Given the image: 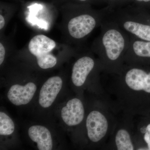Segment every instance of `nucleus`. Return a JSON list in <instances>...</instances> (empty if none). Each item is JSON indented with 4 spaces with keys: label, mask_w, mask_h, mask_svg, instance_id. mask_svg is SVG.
<instances>
[{
    "label": "nucleus",
    "mask_w": 150,
    "mask_h": 150,
    "mask_svg": "<svg viewBox=\"0 0 150 150\" xmlns=\"http://www.w3.org/2000/svg\"><path fill=\"white\" fill-rule=\"evenodd\" d=\"M100 27L101 31L95 43L94 48L108 66L110 64L113 67L124 59L131 38L108 16Z\"/></svg>",
    "instance_id": "1"
},
{
    "label": "nucleus",
    "mask_w": 150,
    "mask_h": 150,
    "mask_svg": "<svg viewBox=\"0 0 150 150\" xmlns=\"http://www.w3.org/2000/svg\"><path fill=\"white\" fill-rule=\"evenodd\" d=\"M136 6L146 9L150 8V0H133ZM147 10V9H146Z\"/></svg>",
    "instance_id": "16"
},
{
    "label": "nucleus",
    "mask_w": 150,
    "mask_h": 150,
    "mask_svg": "<svg viewBox=\"0 0 150 150\" xmlns=\"http://www.w3.org/2000/svg\"><path fill=\"white\" fill-rule=\"evenodd\" d=\"M107 2L109 5L108 7L111 9H115L116 7L120 8V7L124 5L131 1H133V0H103Z\"/></svg>",
    "instance_id": "15"
},
{
    "label": "nucleus",
    "mask_w": 150,
    "mask_h": 150,
    "mask_svg": "<svg viewBox=\"0 0 150 150\" xmlns=\"http://www.w3.org/2000/svg\"><path fill=\"white\" fill-rule=\"evenodd\" d=\"M15 125L9 117L3 112H0V134L8 136L13 133Z\"/></svg>",
    "instance_id": "14"
},
{
    "label": "nucleus",
    "mask_w": 150,
    "mask_h": 150,
    "mask_svg": "<svg viewBox=\"0 0 150 150\" xmlns=\"http://www.w3.org/2000/svg\"><path fill=\"white\" fill-rule=\"evenodd\" d=\"M108 7L98 12L77 15L71 19L68 29L71 37L76 40L83 39L93 32L98 25H101L109 12Z\"/></svg>",
    "instance_id": "3"
},
{
    "label": "nucleus",
    "mask_w": 150,
    "mask_h": 150,
    "mask_svg": "<svg viewBox=\"0 0 150 150\" xmlns=\"http://www.w3.org/2000/svg\"><path fill=\"white\" fill-rule=\"evenodd\" d=\"M63 81L60 77L53 76L48 79L40 89L39 103L41 107L47 108L51 106L62 89Z\"/></svg>",
    "instance_id": "7"
},
{
    "label": "nucleus",
    "mask_w": 150,
    "mask_h": 150,
    "mask_svg": "<svg viewBox=\"0 0 150 150\" xmlns=\"http://www.w3.org/2000/svg\"><path fill=\"white\" fill-rule=\"evenodd\" d=\"M79 1L81 2H85L86 1H87L88 0H79Z\"/></svg>",
    "instance_id": "20"
},
{
    "label": "nucleus",
    "mask_w": 150,
    "mask_h": 150,
    "mask_svg": "<svg viewBox=\"0 0 150 150\" xmlns=\"http://www.w3.org/2000/svg\"><path fill=\"white\" fill-rule=\"evenodd\" d=\"M144 139L148 145L149 150H150V123L146 127Z\"/></svg>",
    "instance_id": "17"
},
{
    "label": "nucleus",
    "mask_w": 150,
    "mask_h": 150,
    "mask_svg": "<svg viewBox=\"0 0 150 150\" xmlns=\"http://www.w3.org/2000/svg\"><path fill=\"white\" fill-rule=\"evenodd\" d=\"M36 89V85L32 82L28 83L25 86L14 85L8 91V98L15 105H26L31 101Z\"/></svg>",
    "instance_id": "9"
},
{
    "label": "nucleus",
    "mask_w": 150,
    "mask_h": 150,
    "mask_svg": "<svg viewBox=\"0 0 150 150\" xmlns=\"http://www.w3.org/2000/svg\"><path fill=\"white\" fill-rule=\"evenodd\" d=\"M130 38V44L124 59L134 62L139 59H150V41Z\"/></svg>",
    "instance_id": "11"
},
{
    "label": "nucleus",
    "mask_w": 150,
    "mask_h": 150,
    "mask_svg": "<svg viewBox=\"0 0 150 150\" xmlns=\"http://www.w3.org/2000/svg\"><path fill=\"white\" fill-rule=\"evenodd\" d=\"M5 24V21L4 18L2 15H0V29L1 30L4 26Z\"/></svg>",
    "instance_id": "19"
},
{
    "label": "nucleus",
    "mask_w": 150,
    "mask_h": 150,
    "mask_svg": "<svg viewBox=\"0 0 150 150\" xmlns=\"http://www.w3.org/2000/svg\"><path fill=\"white\" fill-rule=\"evenodd\" d=\"M108 17L130 37L150 41V14L138 6L110 9Z\"/></svg>",
    "instance_id": "2"
},
{
    "label": "nucleus",
    "mask_w": 150,
    "mask_h": 150,
    "mask_svg": "<svg viewBox=\"0 0 150 150\" xmlns=\"http://www.w3.org/2000/svg\"><path fill=\"white\" fill-rule=\"evenodd\" d=\"M28 136L30 139L37 143L39 150H51L53 148V142L50 131L44 126L35 125L30 127Z\"/></svg>",
    "instance_id": "12"
},
{
    "label": "nucleus",
    "mask_w": 150,
    "mask_h": 150,
    "mask_svg": "<svg viewBox=\"0 0 150 150\" xmlns=\"http://www.w3.org/2000/svg\"><path fill=\"white\" fill-rule=\"evenodd\" d=\"M95 65L93 58L88 56L81 57L75 62L72 68L71 79L76 86L83 85L87 78Z\"/></svg>",
    "instance_id": "10"
},
{
    "label": "nucleus",
    "mask_w": 150,
    "mask_h": 150,
    "mask_svg": "<svg viewBox=\"0 0 150 150\" xmlns=\"http://www.w3.org/2000/svg\"><path fill=\"white\" fill-rule=\"evenodd\" d=\"M84 108L80 100L77 98L70 100L62 108L61 115L64 122L68 126L79 125L83 120Z\"/></svg>",
    "instance_id": "8"
},
{
    "label": "nucleus",
    "mask_w": 150,
    "mask_h": 150,
    "mask_svg": "<svg viewBox=\"0 0 150 150\" xmlns=\"http://www.w3.org/2000/svg\"><path fill=\"white\" fill-rule=\"evenodd\" d=\"M86 126L89 139L92 142H97L106 135L108 124L106 118L102 113L93 110L88 115Z\"/></svg>",
    "instance_id": "5"
},
{
    "label": "nucleus",
    "mask_w": 150,
    "mask_h": 150,
    "mask_svg": "<svg viewBox=\"0 0 150 150\" xmlns=\"http://www.w3.org/2000/svg\"><path fill=\"white\" fill-rule=\"evenodd\" d=\"M56 46L54 40L46 35L39 34L30 40L28 47L30 52L36 57L38 66L46 69L53 68L57 64V59L51 53Z\"/></svg>",
    "instance_id": "4"
},
{
    "label": "nucleus",
    "mask_w": 150,
    "mask_h": 150,
    "mask_svg": "<svg viewBox=\"0 0 150 150\" xmlns=\"http://www.w3.org/2000/svg\"><path fill=\"white\" fill-rule=\"evenodd\" d=\"M115 144L118 150H133L134 147L129 132L125 129H120L115 137Z\"/></svg>",
    "instance_id": "13"
},
{
    "label": "nucleus",
    "mask_w": 150,
    "mask_h": 150,
    "mask_svg": "<svg viewBox=\"0 0 150 150\" xmlns=\"http://www.w3.org/2000/svg\"><path fill=\"white\" fill-rule=\"evenodd\" d=\"M125 81L131 89L150 93V71L132 66L125 72Z\"/></svg>",
    "instance_id": "6"
},
{
    "label": "nucleus",
    "mask_w": 150,
    "mask_h": 150,
    "mask_svg": "<svg viewBox=\"0 0 150 150\" xmlns=\"http://www.w3.org/2000/svg\"><path fill=\"white\" fill-rule=\"evenodd\" d=\"M6 51L4 46L2 43H0V65H1L4 62L5 56Z\"/></svg>",
    "instance_id": "18"
}]
</instances>
